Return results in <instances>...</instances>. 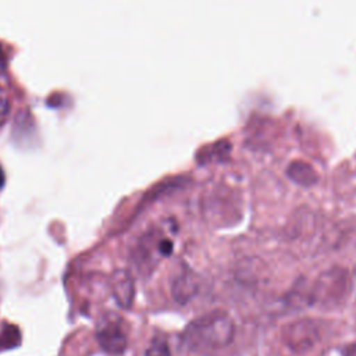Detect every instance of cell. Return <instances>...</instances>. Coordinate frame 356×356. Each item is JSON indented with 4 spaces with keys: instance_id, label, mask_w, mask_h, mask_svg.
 I'll use <instances>...</instances> for the list:
<instances>
[{
    "instance_id": "6da1fadb",
    "label": "cell",
    "mask_w": 356,
    "mask_h": 356,
    "mask_svg": "<svg viewBox=\"0 0 356 356\" xmlns=\"http://www.w3.org/2000/svg\"><path fill=\"white\" fill-rule=\"evenodd\" d=\"M235 334L231 316L222 310H213L192 320L181 338L192 350H217L228 346Z\"/></svg>"
},
{
    "instance_id": "7a4b0ae2",
    "label": "cell",
    "mask_w": 356,
    "mask_h": 356,
    "mask_svg": "<svg viewBox=\"0 0 356 356\" xmlns=\"http://www.w3.org/2000/svg\"><path fill=\"white\" fill-rule=\"evenodd\" d=\"M172 238L160 224L149 227L132 248V261L142 274H150L160 260L172 252Z\"/></svg>"
},
{
    "instance_id": "3957f363",
    "label": "cell",
    "mask_w": 356,
    "mask_h": 356,
    "mask_svg": "<svg viewBox=\"0 0 356 356\" xmlns=\"http://www.w3.org/2000/svg\"><path fill=\"white\" fill-rule=\"evenodd\" d=\"M350 289L349 274L345 268L334 267L323 271L316 282L303 291L305 303L321 307L339 305Z\"/></svg>"
},
{
    "instance_id": "277c9868",
    "label": "cell",
    "mask_w": 356,
    "mask_h": 356,
    "mask_svg": "<svg viewBox=\"0 0 356 356\" xmlns=\"http://www.w3.org/2000/svg\"><path fill=\"white\" fill-rule=\"evenodd\" d=\"M320 334L314 321L302 318L286 324L282 328V342L288 349L296 353L310 350L318 342Z\"/></svg>"
},
{
    "instance_id": "5b68a950",
    "label": "cell",
    "mask_w": 356,
    "mask_h": 356,
    "mask_svg": "<svg viewBox=\"0 0 356 356\" xmlns=\"http://www.w3.org/2000/svg\"><path fill=\"white\" fill-rule=\"evenodd\" d=\"M97 342L103 350L111 355L122 353L128 346V337L117 316L106 317L96 332Z\"/></svg>"
},
{
    "instance_id": "8992f818",
    "label": "cell",
    "mask_w": 356,
    "mask_h": 356,
    "mask_svg": "<svg viewBox=\"0 0 356 356\" xmlns=\"http://www.w3.org/2000/svg\"><path fill=\"white\" fill-rule=\"evenodd\" d=\"M113 296L121 307L128 309L135 296V284L131 273L125 268H117L111 274Z\"/></svg>"
},
{
    "instance_id": "52a82bcc",
    "label": "cell",
    "mask_w": 356,
    "mask_h": 356,
    "mask_svg": "<svg viewBox=\"0 0 356 356\" xmlns=\"http://www.w3.org/2000/svg\"><path fill=\"white\" fill-rule=\"evenodd\" d=\"M197 291V281H196V275L193 271H191L189 268L182 270L172 281L171 285V293L174 296V299L184 305L186 302H189L195 293Z\"/></svg>"
},
{
    "instance_id": "ba28073f",
    "label": "cell",
    "mask_w": 356,
    "mask_h": 356,
    "mask_svg": "<svg viewBox=\"0 0 356 356\" xmlns=\"http://www.w3.org/2000/svg\"><path fill=\"white\" fill-rule=\"evenodd\" d=\"M145 356H171V350L164 338H153L145 350Z\"/></svg>"
},
{
    "instance_id": "9c48e42d",
    "label": "cell",
    "mask_w": 356,
    "mask_h": 356,
    "mask_svg": "<svg viewBox=\"0 0 356 356\" xmlns=\"http://www.w3.org/2000/svg\"><path fill=\"white\" fill-rule=\"evenodd\" d=\"M8 110H10V102L0 86V124H3V121L6 120Z\"/></svg>"
},
{
    "instance_id": "30bf717a",
    "label": "cell",
    "mask_w": 356,
    "mask_h": 356,
    "mask_svg": "<svg viewBox=\"0 0 356 356\" xmlns=\"http://www.w3.org/2000/svg\"><path fill=\"white\" fill-rule=\"evenodd\" d=\"M342 356H356V342L349 343L348 346H345Z\"/></svg>"
},
{
    "instance_id": "8fae6325",
    "label": "cell",
    "mask_w": 356,
    "mask_h": 356,
    "mask_svg": "<svg viewBox=\"0 0 356 356\" xmlns=\"http://www.w3.org/2000/svg\"><path fill=\"white\" fill-rule=\"evenodd\" d=\"M3 60V51H1V47H0V61Z\"/></svg>"
}]
</instances>
